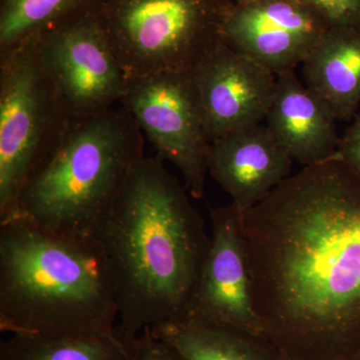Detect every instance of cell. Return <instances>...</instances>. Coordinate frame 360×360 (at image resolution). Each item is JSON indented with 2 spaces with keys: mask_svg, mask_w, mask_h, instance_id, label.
Here are the masks:
<instances>
[{
  "mask_svg": "<svg viewBox=\"0 0 360 360\" xmlns=\"http://www.w3.org/2000/svg\"><path fill=\"white\" fill-rule=\"evenodd\" d=\"M328 28L302 0L236 1L224 41L278 75L302 65Z\"/></svg>",
  "mask_w": 360,
  "mask_h": 360,
  "instance_id": "cell-11",
  "label": "cell"
},
{
  "mask_svg": "<svg viewBox=\"0 0 360 360\" xmlns=\"http://www.w3.org/2000/svg\"><path fill=\"white\" fill-rule=\"evenodd\" d=\"M68 120L34 44L0 53V222L15 217L26 179Z\"/></svg>",
  "mask_w": 360,
  "mask_h": 360,
  "instance_id": "cell-6",
  "label": "cell"
},
{
  "mask_svg": "<svg viewBox=\"0 0 360 360\" xmlns=\"http://www.w3.org/2000/svg\"><path fill=\"white\" fill-rule=\"evenodd\" d=\"M292 161L260 123L212 142L208 151V174L243 213L290 176Z\"/></svg>",
  "mask_w": 360,
  "mask_h": 360,
  "instance_id": "cell-12",
  "label": "cell"
},
{
  "mask_svg": "<svg viewBox=\"0 0 360 360\" xmlns=\"http://www.w3.org/2000/svg\"><path fill=\"white\" fill-rule=\"evenodd\" d=\"M135 360H180L167 343L163 342L146 329L139 335V348Z\"/></svg>",
  "mask_w": 360,
  "mask_h": 360,
  "instance_id": "cell-20",
  "label": "cell"
},
{
  "mask_svg": "<svg viewBox=\"0 0 360 360\" xmlns=\"http://www.w3.org/2000/svg\"><path fill=\"white\" fill-rule=\"evenodd\" d=\"M210 250L184 321L266 338L251 295L240 212L231 203L210 208Z\"/></svg>",
  "mask_w": 360,
  "mask_h": 360,
  "instance_id": "cell-9",
  "label": "cell"
},
{
  "mask_svg": "<svg viewBox=\"0 0 360 360\" xmlns=\"http://www.w3.org/2000/svg\"><path fill=\"white\" fill-rule=\"evenodd\" d=\"M281 360H293V359H288V357L283 356V359H281Z\"/></svg>",
  "mask_w": 360,
  "mask_h": 360,
  "instance_id": "cell-22",
  "label": "cell"
},
{
  "mask_svg": "<svg viewBox=\"0 0 360 360\" xmlns=\"http://www.w3.org/2000/svg\"><path fill=\"white\" fill-rule=\"evenodd\" d=\"M70 118L101 115L122 103L127 77L96 18H77L33 42Z\"/></svg>",
  "mask_w": 360,
  "mask_h": 360,
  "instance_id": "cell-8",
  "label": "cell"
},
{
  "mask_svg": "<svg viewBox=\"0 0 360 360\" xmlns=\"http://www.w3.org/2000/svg\"><path fill=\"white\" fill-rule=\"evenodd\" d=\"M328 27H360V0H302Z\"/></svg>",
  "mask_w": 360,
  "mask_h": 360,
  "instance_id": "cell-18",
  "label": "cell"
},
{
  "mask_svg": "<svg viewBox=\"0 0 360 360\" xmlns=\"http://www.w3.org/2000/svg\"><path fill=\"white\" fill-rule=\"evenodd\" d=\"M150 329L180 360H281L266 338L193 321H170Z\"/></svg>",
  "mask_w": 360,
  "mask_h": 360,
  "instance_id": "cell-15",
  "label": "cell"
},
{
  "mask_svg": "<svg viewBox=\"0 0 360 360\" xmlns=\"http://www.w3.org/2000/svg\"><path fill=\"white\" fill-rule=\"evenodd\" d=\"M9 335L0 345V360H135L139 340L117 328L101 335Z\"/></svg>",
  "mask_w": 360,
  "mask_h": 360,
  "instance_id": "cell-16",
  "label": "cell"
},
{
  "mask_svg": "<svg viewBox=\"0 0 360 360\" xmlns=\"http://www.w3.org/2000/svg\"><path fill=\"white\" fill-rule=\"evenodd\" d=\"M335 156L360 176V112L340 136Z\"/></svg>",
  "mask_w": 360,
  "mask_h": 360,
  "instance_id": "cell-19",
  "label": "cell"
},
{
  "mask_svg": "<svg viewBox=\"0 0 360 360\" xmlns=\"http://www.w3.org/2000/svg\"><path fill=\"white\" fill-rule=\"evenodd\" d=\"M206 139L264 122L276 75L255 59L221 44L193 71Z\"/></svg>",
  "mask_w": 360,
  "mask_h": 360,
  "instance_id": "cell-10",
  "label": "cell"
},
{
  "mask_svg": "<svg viewBox=\"0 0 360 360\" xmlns=\"http://www.w3.org/2000/svg\"><path fill=\"white\" fill-rule=\"evenodd\" d=\"M233 0H101L94 18L127 79L193 72L224 42Z\"/></svg>",
  "mask_w": 360,
  "mask_h": 360,
  "instance_id": "cell-5",
  "label": "cell"
},
{
  "mask_svg": "<svg viewBox=\"0 0 360 360\" xmlns=\"http://www.w3.org/2000/svg\"><path fill=\"white\" fill-rule=\"evenodd\" d=\"M110 267L94 239L13 219L0 222V330L9 335L115 333Z\"/></svg>",
  "mask_w": 360,
  "mask_h": 360,
  "instance_id": "cell-3",
  "label": "cell"
},
{
  "mask_svg": "<svg viewBox=\"0 0 360 360\" xmlns=\"http://www.w3.org/2000/svg\"><path fill=\"white\" fill-rule=\"evenodd\" d=\"M143 148V134L122 104L101 115L70 118L26 179L13 219L94 239L144 158Z\"/></svg>",
  "mask_w": 360,
  "mask_h": 360,
  "instance_id": "cell-4",
  "label": "cell"
},
{
  "mask_svg": "<svg viewBox=\"0 0 360 360\" xmlns=\"http://www.w3.org/2000/svg\"><path fill=\"white\" fill-rule=\"evenodd\" d=\"M265 336L293 360H360V176L304 167L240 213Z\"/></svg>",
  "mask_w": 360,
  "mask_h": 360,
  "instance_id": "cell-1",
  "label": "cell"
},
{
  "mask_svg": "<svg viewBox=\"0 0 360 360\" xmlns=\"http://www.w3.org/2000/svg\"><path fill=\"white\" fill-rule=\"evenodd\" d=\"M257 1V0H236V2H240V4H248V2Z\"/></svg>",
  "mask_w": 360,
  "mask_h": 360,
  "instance_id": "cell-21",
  "label": "cell"
},
{
  "mask_svg": "<svg viewBox=\"0 0 360 360\" xmlns=\"http://www.w3.org/2000/svg\"><path fill=\"white\" fill-rule=\"evenodd\" d=\"M191 198L162 158L144 156L97 226L124 335L186 317L210 246Z\"/></svg>",
  "mask_w": 360,
  "mask_h": 360,
  "instance_id": "cell-2",
  "label": "cell"
},
{
  "mask_svg": "<svg viewBox=\"0 0 360 360\" xmlns=\"http://www.w3.org/2000/svg\"><path fill=\"white\" fill-rule=\"evenodd\" d=\"M158 156L174 165L194 200L202 198L210 143L193 72H158L127 79L122 103Z\"/></svg>",
  "mask_w": 360,
  "mask_h": 360,
  "instance_id": "cell-7",
  "label": "cell"
},
{
  "mask_svg": "<svg viewBox=\"0 0 360 360\" xmlns=\"http://www.w3.org/2000/svg\"><path fill=\"white\" fill-rule=\"evenodd\" d=\"M307 89L336 120L347 122L360 106V27H329L303 60Z\"/></svg>",
  "mask_w": 360,
  "mask_h": 360,
  "instance_id": "cell-14",
  "label": "cell"
},
{
  "mask_svg": "<svg viewBox=\"0 0 360 360\" xmlns=\"http://www.w3.org/2000/svg\"><path fill=\"white\" fill-rule=\"evenodd\" d=\"M101 0H0V53L37 41L41 35L96 13Z\"/></svg>",
  "mask_w": 360,
  "mask_h": 360,
  "instance_id": "cell-17",
  "label": "cell"
},
{
  "mask_svg": "<svg viewBox=\"0 0 360 360\" xmlns=\"http://www.w3.org/2000/svg\"><path fill=\"white\" fill-rule=\"evenodd\" d=\"M336 122L295 70L276 75L264 124L291 160L309 167L333 158L340 139Z\"/></svg>",
  "mask_w": 360,
  "mask_h": 360,
  "instance_id": "cell-13",
  "label": "cell"
}]
</instances>
